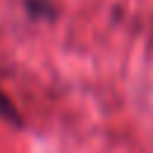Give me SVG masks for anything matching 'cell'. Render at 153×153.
<instances>
[{
	"label": "cell",
	"mask_w": 153,
	"mask_h": 153,
	"mask_svg": "<svg viewBox=\"0 0 153 153\" xmlns=\"http://www.w3.org/2000/svg\"><path fill=\"white\" fill-rule=\"evenodd\" d=\"M26 7H29V12L33 14V17H53V10H50V5L45 2V0H29L26 2Z\"/></svg>",
	"instance_id": "obj_2"
},
{
	"label": "cell",
	"mask_w": 153,
	"mask_h": 153,
	"mask_svg": "<svg viewBox=\"0 0 153 153\" xmlns=\"http://www.w3.org/2000/svg\"><path fill=\"white\" fill-rule=\"evenodd\" d=\"M0 120H2L5 124H12L14 129H24V117H22V112H19L17 105L2 93V88H0Z\"/></svg>",
	"instance_id": "obj_1"
}]
</instances>
